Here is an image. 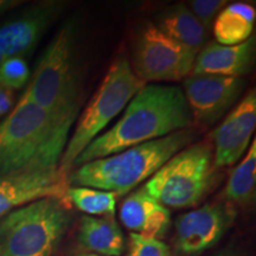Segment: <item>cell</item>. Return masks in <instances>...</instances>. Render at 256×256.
<instances>
[{
    "instance_id": "cell-25",
    "label": "cell",
    "mask_w": 256,
    "mask_h": 256,
    "mask_svg": "<svg viewBox=\"0 0 256 256\" xmlns=\"http://www.w3.org/2000/svg\"><path fill=\"white\" fill-rule=\"evenodd\" d=\"M22 2H19V0H0V16L14 8L16 6L20 5Z\"/></svg>"
},
{
    "instance_id": "cell-4",
    "label": "cell",
    "mask_w": 256,
    "mask_h": 256,
    "mask_svg": "<svg viewBox=\"0 0 256 256\" xmlns=\"http://www.w3.org/2000/svg\"><path fill=\"white\" fill-rule=\"evenodd\" d=\"M75 24L68 22L46 46L23 98L72 124L81 107V80L76 62Z\"/></svg>"
},
{
    "instance_id": "cell-16",
    "label": "cell",
    "mask_w": 256,
    "mask_h": 256,
    "mask_svg": "<svg viewBox=\"0 0 256 256\" xmlns=\"http://www.w3.org/2000/svg\"><path fill=\"white\" fill-rule=\"evenodd\" d=\"M154 25L162 34L196 56L206 44L208 31L202 26L188 6L184 4L174 5L160 12Z\"/></svg>"
},
{
    "instance_id": "cell-8",
    "label": "cell",
    "mask_w": 256,
    "mask_h": 256,
    "mask_svg": "<svg viewBox=\"0 0 256 256\" xmlns=\"http://www.w3.org/2000/svg\"><path fill=\"white\" fill-rule=\"evenodd\" d=\"M196 55L162 34L153 23L144 24L138 32L132 69L144 83L180 81L194 68Z\"/></svg>"
},
{
    "instance_id": "cell-9",
    "label": "cell",
    "mask_w": 256,
    "mask_h": 256,
    "mask_svg": "<svg viewBox=\"0 0 256 256\" xmlns=\"http://www.w3.org/2000/svg\"><path fill=\"white\" fill-rule=\"evenodd\" d=\"M243 78L190 75L184 78V95L192 122L211 126L235 104L244 92Z\"/></svg>"
},
{
    "instance_id": "cell-15",
    "label": "cell",
    "mask_w": 256,
    "mask_h": 256,
    "mask_svg": "<svg viewBox=\"0 0 256 256\" xmlns=\"http://www.w3.org/2000/svg\"><path fill=\"white\" fill-rule=\"evenodd\" d=\"M120 220L126 228L146 238L159 240L168 232L171 215L142 186L130 194L121 206Z\"/></svg>"
},
{
    "instance_id": "cell-10",
    "label": "cell",
    "mask_w": 256,
    "mask_h": 256,
    "mask_svg": "<svg viewBox=\"0 0 256 256\" xmlns=\"http://www.w3.org/2000/svg\"><path fill=\"white\" fill-rule=\"evenodd\" d=\"M69 174L60 168L0 174V220L18 208L43 200H66Z\"/></svg>"
},
{
    "instance_id": "cell-26",
    "label": "cell",
    "mask_w": 256,
    "mask_h": 256,
    "mask_svg": "<svg viewBox=\"0 0 256 256\" xmlns=\"http://www.w3.org/2000/svg\"><path fill=\"white\" fill-rule=\"evenodd\" d=\"M75 256H98V255L90 254V252H78V254H76Z\"/></svg>"
},
{
    "instance_id": "cell-2",
    "label": "cell",
    "mask_w": 256,
    "mask_h": 256,
    "mask_svg": "<svg viewBox=\"0 0 256 256\" xmlns=\"http://www.w3.org/2000/svg\"><path fill=\"white\" fill-rule=\"evenodd\" d=\"M72 126L20 98L0 122V174L58 168Z\"/></svg>"
},
{
    "instance_id": "cell-22",
    "label": "cell",
    "mask_w": 256,
    "mask_h": 256,
    "mask_svg": "<svg viewBox=\"0 0 256 256\" xmlns=\"http://www.w3.org/2000/svg\"><path fill=\"white\" fill-rule=\"evenodd\" d=\"M127 256H172L171 249L160 240L146 238L132 232L128 240Z\"/></svg>"
},
{
    "instance_id": "cell-24",
    "label": "cell",
    "mask_w": 256,
    "mask_h": 256,
    "mask_svg": "<svg viewBox=\"0 0 256 256\" xmlns=\"http://www.w3.org/2000/svg\"><path fill=\"white\" fill-rule=\"evenodd\" d=\"M14 104V92L0 80V110L8 113Z\"/></svg>"
},
{
    "instance_id": "cell-21",
    "label": "cell",
    "mask_w": 256,
    "mask_h": 256,
    "mask_svg": "<svg viewBox=\"0 0 256 256\" xmlns=\"http://www.w3.org/2000/svg\"><path fill=\"white\" fill-rule=\"evenodd\" d=\"M30 78V69L24 58L10 57L0 64V80L10 89H20L24 87Z\"/></svg>"
},
{
    "instance_id": "cell-5",
    "label": "cell",
    "mask_w": 256,
    "mask_h": 256,
    "mask_svg": "<svg viewBox=\"0 0 256 256\" xmlns=\"http://www.w3.org/2000/svg\"><path fill=\"white\" fill-rule=\"evenodd\" d=\"M66 200L43 198L0 220V256H55L72 222Z\"/></svg>"
},
{
    "instance_id": "cell-12",
    "label": "cell",
    "mask_w": 256,
    "mask_h": 256,
    "mask_svg": "<svg viewBox=\"0 0 256 256\" xmlns=\"http://www.w3.org/2000/svg\"><path fill=\"white\" fill-rule=\"evenodd\" d=\"M255 126L256 92L252 89L211 133L214 162L217 168L232 166L242 158L250 146Z\"/></svg>"
},
{
    "instance_id": "cell-7",
    "label": "cell",
    "mask_w": 256,
    "mask_h": 256,
    "mask_svg": "<svg viewBox=\"0 0 256 256\" xmlns=\"http://www.w3.org/2000/svg\"><path fill=\"white\" fill-rule=\"evenodd\" d=\"M145 84L134 74L132 64L127 58L119 57L112 63L98 90L80 115L75 130L69 136L58 165L64 174L72 172L76 159L86 147L126 108Z\"/></svg>"
},
{
    "instance_id": "cell-20",
    "label": "cell",
    "mask_w": 256,
    "mask_h": 256,
    "mask_svg": "<svg viewBox=\"0 0 256 256\" xmlns=\"http://www.w3.org/2000/svg\"><path fill=\"white\" fill-rule=\"evenodd\" d=\"M66 200H70L87 216L113 217L116 210V194L98 188L69 186Z\"/></svg>"
},
{
    "instance_id": "cell-3",
    "label": "cell",
    "mask_w": 256,
    "mask_h": 256,
    "mask_svg": "<svg viewBox=\"0 0 256 256\" xmlns=\"http://www.w3.org/2000/svg\"><path fill=\"white\" fill-rule=\"evenodd\" d=\"M194 127L130 147L110 156L86 162L69 174L70 186L124 194L147 180L176 153L196 139Z\"/></svg>"
},
{
    "instance_id": "cell-17",
    "label": "cell",
    "mask_w": 256,
    "mask_h": 256,
    "mask_svg": "<svg viewBox=\"0 0 256 256\" xmlns=\"http://www.w3.org/2000/svg\"><path fill=\"white\" fill-rule=\"evenodd\" d=\"M78 243L86 252L98 256H120L124 250V234L112 217L83 216Z\"/></svg>"
},
{
    "instance_id": "cell-19",
    "label": "cell",
    "mask_w": 256,
    "mask_h": 256,
    "mask_svg": "<svg viewBox=\"0 0 256 256\" xmlns=\"http://www.w3.org/2000/svg\"><path fill=\"white\" fill-rule=\"evenodd\" d=\"M256 188V142H252L242 162L234 168L230 174L223 197L229 203L244 204L250 203L255 197Z\"/></svg>"
},
{
    "instance_id": "cell-14",
    "label": "cell",
    "mask_w": 256,
    "mask_h": 256,
    "mask_svg": "<svg viewBox=\"0 0 256 256\" xmlns=\"http://www.w3.org/2000/svg\"><path fill=\"white\" fill-rule=\"evenodd\" d=\"M255 37L238 46H220L210 42L194 58L192 75L243 78L252 72L255 60Z\"/></svg>"
},
{
    "instance_id": "cell-13",
    "label": "cell",
    "mask_w": 256,
    "mask_h": 256,
    "mask_svg": "<svg viewBox=\"0 0 256 256\" xmlns=\"http://www.w3.org/2000/svg\"><path fill=\"white\" fill-rule=\"evenodd\" d=\"M64 8L62 2H42L0 26V54L4 58L28 55Z\"/></svg>"
},
{
    "instance_id": "cell-18",
    "label": "cell",
    "mask_w": 256,
    "mask_h": 256,
    "mask_svg": "<svg viewBox=\"0 0 256 256\" xmlns=\"http://www.w3.org/2000/svg\"><path fill=\"white\" fill-rule=\"evenodd\" d=\"M256 19L255 8L247 2H232L217 14L212 30L216 43L238 46L252 37Z\"/></svg>"
},
{
    "instance_id": "cell-1",
    "label": "cell",
    "mask_w": 256,
    "mask_h": 256,
    "mask_svg": "<svg viewBox=\"0 0 256 256\" xmlns=\"http://www.w3.org/2000/svg\"><path fill=\"white\" fill-rule=\"evenodd\" d=\"M190 127L192 118L182 88L145 84L126 106L119 121L86 147L74 168Z\"/></svg>"
},
{
    "instance_id": "cell-27",
    "label": "cell",
    "mask_w": 256,
    "mask_h": 256,
    "mask_svg": "<svg viewBox=\"0 0 256 256\" xmlns=\"http://www.w3.org/2000/svg\"><path fill=\"white\" fill-rule=\"evenodd\" d=\"M2 115H4V114H2V110H0V116H2Z\"/></svg>"
},
{
    "instance_id": "cell-23",
    "label": "cell",
    "mask_w": 256,
    "mask_h": 256,
    "mask_svg": "<svg viewBox=\"0 0 256 256\" xmlns=\"http://www.w3.org/2000/svg\"><path fill=\"white\" fill-rule=\"evenodd\" d=\"M228 2L226 0H192L188 8L200 22L202 26L209 31L212 28L214 22Z\"/></svg>"
},
{
    "instance_id": "cell-11",
    "label": "cell",
    "mask_w": 256,
    "mask_h": 256,
    "mask_svg": "<svg viewBox=\"0 0 256 256\" xmlns=\"http://www.w3.org/2000/svg\"><path fill=\"white\" fill-rule=\"evenodd\" d=\"M235 212L224 204H206L179 216L176 222V246L185 256L202 254L215 246L232 223Z\"/></svg>"
},
{
    "instance_id": "cell-6",
    "label": "cell",
    "mask_w": 256,
    "mask_h": 256,
    "mask_svg": "<svg viewBox=\"0 0 256 256\" xmlns=\"http://www.w3.org/2000/svg\"><path fill=\"white\" fill-rule=\"evenodd\" d=\"M217 179L212 145L202 140L176 153L142 188L162 206L184 209L200 203Z\"/></svg>"
}]
</instances>
